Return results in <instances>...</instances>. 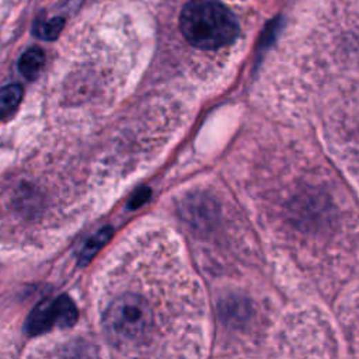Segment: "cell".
I'll list each match as a JSON object with an SVG mask.
<instances>
[{
  "label": "cell",
  "instance_id": "cell-4",
  "mask_svg": "<svg viewBox=\"0 0 359 359\" xmlns=\"http://www.w3.org/2000/svg\"><path fill=\"white\" fill-rule=\"evenodd\" d=\"M79 311L73 300L62 295L54 300L47 299L38 303L28 314L26 322V331L30 336L43 334L52 330L55 326L68 329L76 324Z\"/></svg>",
  "mask_w": 359,
  "mask_h": 359
},
{
  "label": "cell",
  "instance_id": "cell-8",
  "mask_svg": "<svg viewBox=\"0 0 359 359\" xmlns=\"http://www.w3.org/2000/svg\"><path fill=\"white\" fill-rule=\"evenodd\" d=\"M23 99V87L20 84H9L0 88V117L13 113Z\"/></svg>",
  "mask_w": 359,
  "mask_h": 359
},
{
  "label": "cell",
  "instance_id": "cell-2",
  "mask_svg": "<svg viewBox=\"0 0 359 359\" xmlns=\"http://www.w3.org/2000/svg\"><path fill=\"white\" fill-rule=\"evenodd\" d=\"M153 323L151 304L139 295L126 293L115 299L106 310L103 324L111 342L132 345L149 336Z\"/></svg>",
  "mask_w": 359,
  "mask_h": 359
},
{
  "label": "cell",
  "instance_id": "cell-7",
  "mask_svg": "<svg viewBox=\"0 0 359 359\" xmlns=\"http://www.w3.org/2000/svg\"><path fill=\"white\" fill-rule=\"evenodd\" d=\"M65 27L64 17H54L50 20L37 19L32 26V35L42 41H55Z\"/></svg>",
  "mask_w": 359,
  "mask_h": 359
},
{
  "label": "cell",
  "instance_id": "cell-3",
  "mask_svg": "<svg viewBox=\"0 0 359 359\" xmlns=\"http://www.w3.org/2000/svg\"><path fill=\"white\" fill-rule=\"evenodd\" d=\"M329 124L330 148L352 182L359 187V96H344Z\"/></svg>",
  "mask_w": 359,
  "mask_h": 359
},
{
  "label": "cell",
  "instance_id": "cell-6",
  "mask_svg": "<svg viewBox=\"0 0 359 359\" xmlns=\"http://www.w3.org/2000/svg\"><path fill=\"white\" fill-rule=\"evenodd\" d=\"M113 235H114V229L110 226H106L99 233H96L92 239H88L79 254V265L84 266L92 261L95 258V255L110 242Z\"/></svg>",
  "mask_w": 359,
  "mask_h": 359
},
{
  "label": "cell",
  "instance_id": "cell-5",
  "mask_svg": "<svg viewBox=\"0 0 359 359\" xmlns=\"http://www.w3.org/2000/svg\"><path fill=\"white\" fill-rule=\"evenodd\" d=\"M43 65H45L43 51L38 47H31L21 55L19 61V70L26 79L35 80L41 73Z\"/></svg>",
  "mask_w": 359,
  "mask_h": 359
},
{
  "label": "cell",
  "instance_id": "cell-1",
  "mask_svg": "<svg viewBox=\"0 0 359 359\" xmlns=\"http://www.w3.org/2000/svg\"><path fill=\"white\" fill-rule=\"evenodd\" d=\"M180 30L188 43L204 51L229 47L240 32L235 14L219 0H190L180 14Z\"/></svg>",
  "mask_w": 359,
  "mask_h": 359
},
{
  "label": "cell",
  "instance_id": "cell-9",
  "mask_svg": "<svg viewBox=\"0 0 359 359\" xmlns=\"http://www.w3.org/2000/svg\"><path fill=\"white\" fill-rule=\"evenodd\" d=\"M152 197V191L148 187H142L139 188L137 193H135L129 201V208L130 209H138L141 208L144 204H146L149 201V198Z\"/></svg>",
  "mask_w": 359,
  "mask_h": 359
}]
</instances>
